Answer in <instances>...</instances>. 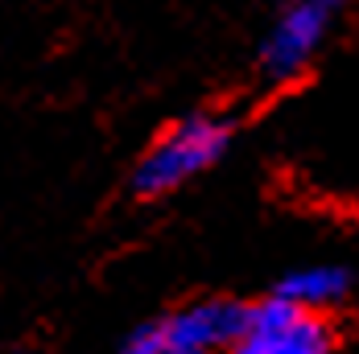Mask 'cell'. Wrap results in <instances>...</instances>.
Instances as JSON below:
<instances>
[{"instance_id": "obj_1", "label": "cell", "mask_w": 359, "mask_h": 354, "mask_svg": "<svg viewBox=\"0 0 359 354\" xmlns=\"http://www.w3.org/2000/svg\"><path fill=\"white\" fill-rule=\"evenodd\" d=\"M236 144V120L223 111H190L170 124L133 165V194L137 198H165L182 185L211 174Z\"/></svg>"}, {"instance_id": "obj_2", "label": "cell", "mask_w": 359, "mask_h": 354, "mask_svg": "<svg viewBox=\"0 0 359 354\" xmlns=\"http://www.w3.org/2000/svg\"><path fill=\"white\" fill-rule=\"evenodd\" d=\"M227 354H334V330L326 313L302 309L269 292L248 305H231Z\"/></svg>"}, {"instance_id": "obj_3", "label": "cell", "mask_w": 359, "mask_h": 354, "mask_svg": "<svg viewBox=\"0 0 359 354\" xmlns=\"http://www.w3.org/2000/svg\"><path fill=\"white\" fill-rule=\"evenodd\" d=\"M347 0H285L256 45V71L264 83H293L310 71L339 29Z\"/></svg>"}, {"instance_id": "obj_4", "label": "cell", "mask_w": 359, "mask_h": 354, "mask_svg": "<svg viewBox=\"0 0 359 354\" xmlns=\"http://www.w3.org/2000/svg\"><path fill=\"white\" fill-rule=\"evenodd\" d=\"M227 321H231L227 301H194L141 321L116 346V354H215L227 342Z\"/></svg>"}, {"instance_id": "obj_5", "label": "cell", "mask_w": 359, "mask_h": 354, "mask_svg": "<svg viewBox=\"0 0 359 354\" xmlns=\"http://www.w3.org/2000/svg\"><path fill=\"white\" fill-rule=\"evenodd\" d=\"M351 288H355V272L347 268V264H302V268H289L285 276L277 281V297H285L293 305H302V309H314V313H330V309H339L347 297H351Z\"/></svg>"}]
</instances>
